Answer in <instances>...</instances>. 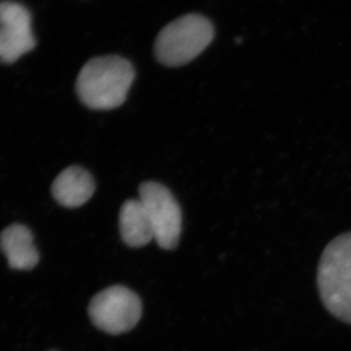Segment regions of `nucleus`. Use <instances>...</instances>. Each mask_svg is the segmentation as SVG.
I'll list each match as a JSON object with an SVG mask.
<instances>
[{"instance_id":"nucleus-5","label":"nucleus","mask_w":351,"mask_h":351,"mask_svg":"<svg viewBox=\"0 0 351 351\" xmlns=\"http://www.w3.org/2000/svg\"><path fill=\"white\" fill-rule=\"evenodd\" d=\"M154 228V240L164 250H174L182 232V210L172 193L163 184L145 182L138 188Z\"/></svg>"},{"instance_id":"nucleus-4","label":"nucleus","mask_w":351,"mask_h":351,"mask_svg":"<svg viewBox=\"0 0 351 351\" xmlns=\"http://www.w3.org/2000/svg\"><path fill=\"white\" fill-rule=\"evenodd\" d=\"M88 314L101 331L120 335L131 331L142 316L138 295L124 286H112L101 291L90 302Z\"/></svg>"},{"instance_id":"nucleus-1","label":"nucleus","mask_w":351,"mask_h":351,"mask_svg":"<svg viewBox=\"0 0 351 351\" xmlns=\"http://www.w3.org/2000/svg\"><path fill=\"white\" fill-rule=\"evenodd\" d=\"M135 75L133 64L124 58H93L83 66L77 76L76 93L92 110H112L125 101Z\"/></svg>"},{"instance_id":"nucleus-7","label":"nucleus","mask_w":351,"mask_h":351,"mask_svg":"<svg viewBox=\"0 0 351 351\" xmlns=\"http://www.w3.org/2000/svg\"><path fill=\"white\" fill-rule=\"evenodd\" d=\"M0 250L5 256L9 267L13 269H34L39 262L34 235L27 226L21 223L7 226L0 233Z\"/></svg>"},{"instance_id":"nucleus-8","label":"nucleus","mask_w":351,"mask_h":351,"mask_svg":"<svg viewBox=\"0 0 351 351\" xmlns=\"http://www.w3.org/2000/svg\"><path fill=\"white\" fill-rule=\"evenodd\" d=\"M95 181L87 170L80 166H71L62 171L53 182V197L66 208L82 206L95 193Z\"/></svg>"},{"instance_id":"nucleus-6","label":"nucleus","mask_w":351,"mask_h":351,"mask_svg":"<svg viewBox=\"0 0 351 351\" xmlns=\"http://www.w3.org/2000/svg\"><path fill=\"white\" fill-rule=\"evenodd\" d=\"M36 45L29 10L17 2H0V63H15Z\"/></svg>"},{"instance_id":"nucleus-3","label":"nucleus","mask_w":351,"mask_h":351,"mask_svg":"<svg viewBox=\"0 0 351 351\" xmlns=\"http://www.w3.org/2000/svg\"><path fill=\"white\" fill-rule=\"evenodd\" d=\"M214 38V25L209 19L200 14H188L161 29L154 43V55L164 66H182L199 56Z\"/></svg>"},{"instance_id":"nucleus-9","label":"nucleus","mask_w":351,"mask_h":351,"mask_svg":"<svg viewBox=\"0 0 351 351\" xmlns=\"http://www.w3.org/2000/svg\"><path fill=\"white\" fill-rule=\"evenodd\" d=\"M119 230L124 243L131 248L144 247L154 239L151 219L140 199L123 203L119 212Z\"/></svg>"},{"instance_id":"nucleus-2","label":"nucleus","mask_w":351,"mask_h":351,"mask_svg":"<svg viewBox=\"0 0 351 351\" xmlns=\"http://www.w3.org/2000/svg\"><path fill=\"white\" fill-rule=\"evenodd\" d=\"M317 286L327 311L351 325V232L339 235L323 251Z\"/></svg>"}]
</instances>
